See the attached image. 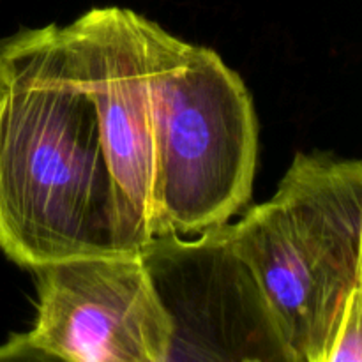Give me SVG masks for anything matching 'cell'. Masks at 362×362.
I'll return each instance as SVG.
<instances>
[{
  "mask_svg": "<svg viewBox=\"0 0 362 362\" xmlns=\"http://www.w3.org/2000/svg\"><path fill=\"white\" fill-rule=\"evenodd\" d=\"M64 27L0 39V250L18 267L144 253Z\"/></svg>",
  "mask_w": 362,
  "mask_h": 362,
  "instance_id": "6da1fadb",
  "label": "cell"
},
{
  "mask_svg": "<svg viewBox=\"0 0 362 362\" xmlns=\"http://www.w3.org/2000/svg\"><path fill=\"white\" fill-rule=\"evenodd\" d=\"M221 232L250 272L286 361L317 362L356 279L362 159L297 154L274 197Z\"/></svg>",
  "mask_w": 362,
  "mask_h": 362,
  "instance_id": "7a4b0ae2",
  "label": "cell"
},
{
  "mask_svg": "<svg viewBox=\"0 0 362 362\" xmlns=\"http://www.w3.org/2000/svg\"><path fill=\"white\" fill-rule=\"evenodd\" d=\"M156 138V233L226 225L253 193L258 120L243 78L214 49L148 21Z\"/></svg>",
  "mask_w": 362,
  "mask_h": 362,
  "instance_id": "3957f363",
  "label": "cell"
},
{
  "mask_svg": "<svg viewBox=\"0 0 362 362\" xmlns=\"http://www.w3.org/2000/svg\"><path fill=\"white\" fill-rule=\"evenodd\" d=\"M34 272V325L0 345V361L173 359L177 325L144 253L69 258Z\"/></svg>",
  "mask_w": 362,
  "mask_h": 362,
  "instance_id": "277c9868",
  "label": "cell"
},
{
  "mask_svg": "<svg viewBox=\"0 0 362 362\" xmlns=\"http://www.w3.org/2000/svg\"><path fill=\"white\" fill-rule=\"evenodd\" d=\"M148 21L124 7H94L64 30L98 113L120 202L151 244L158 237V166Z\"/></svg>",
  "mask_w": 362,
  "mask_h": 362,
  "instance_id": "5b68a950",
  "label": "cell"
},
{
  "mask_svg": "<svg viewBox=\"0 0 362 362\" xmlns=\"http://www.w3.org/2000/svg\"><path fill=\"white\" fill-rule=\"evenodd\" d=\"M362 362V233L357 272L336 310L317 362Z\"/></svg>",
  "mask_w": 362,
  "mask_h": 362,
  "instance_id": "8992f818",
  "label": "cell"
}]
</instances>
